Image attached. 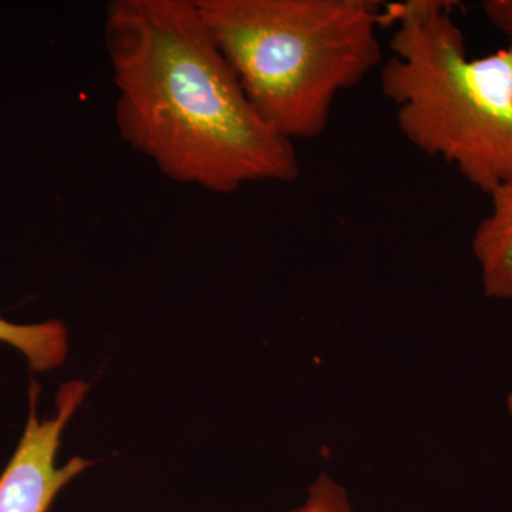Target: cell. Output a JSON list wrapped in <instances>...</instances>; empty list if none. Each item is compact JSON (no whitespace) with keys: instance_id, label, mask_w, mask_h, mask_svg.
Returning a JSON list of instances; mask_svg holds the SVG:
<instances>
[{"instance_id":"cell-6","label":"cell","mask_w":512,"mask_h":512,"mask_svg":"<svg viewBox=\"0 0 512 512\" xmlns=\"http://www.w3.org/2000/svg\"><path fill=\"white\" fill-rule=\"evenodd\" d=\"M0 343L22 353L32 372L47 373L66 362L69 330L60 320L20 325L0 318Z\"/></svg>"},{"instance_id":"cell-1","label":"cell","mask_w":512,"mask_h":512,"mask_svg":"<svg viewBox=\"0 0 512 512\" xmlns=\"http://www.w3.org/2000/svg\"><path fill=\"white\" fill-rule=\"evenodd\" d=\"M104 45L120 137L165 177L215 194L298 180L292 141L256 113L195 0H114Z\"/></svg>"},{"instance_id":"cell-2","label":"cell","mask_w":512,"mask_h":512,"mask_svg":"<svg viewBox=\"0 0 512 512\" xmlns=\"http://www.w3.org/2000/svg\"><path fill=\"white\" fill-rule=\"evenodd\" d=\"M256 113L289 141L313 140L333 104L382 66L375 0H195Z\"/></svg>"},{"instance_id":"cell-7","label":"cell","mask_w":512,"mask_h":512,"mask_svg":"<svg viewBox=\"0 0 512 512\" xmlns=\"http://www.w3.org/2000/svg\"><path fill=\"white\" fill-rule=\"evenodd\" d=\"M285 512H353L346 488L329 474H320L308 488L305 500Z\"/></svg>"},{"instance_id":"cell-8","label":"cell","mask_w":512,"mask_h":512,"mask_svg":"<svg viewBox=\"0 0 512 512\" xmlns=\"http://www.w3.org/2000/svg\"><path fill=\"white\" fill-rule=\"evenodd\" d=\"M481 8L488 22L512 45V0H485Z\"/></svg>"},{"instance_id":"cell-3","label":"cell","mask_w":512,"mask_h":512,"mask_svg":"<svg viewBox=\"0 0 512 512\" xmlns=\"http://www.w3.org/2000/svg\"><path fill=\"white\" fill-rule=\"evenodd\" d=\"M454 6H384L383 26L394 30L380 84L404 138L490 195L512 178V45L468 56Z\"/></svg>"},{"instance_id":"cell-9","label":"cell","mask_w":512,"mask_h":512,"mask_svg":"<svg viewBox=\"0 0 512 512\" xmlns=\"http://www.w3.org/2000/svg\"><path fill=\"white\" fill-rule=\"evenodd\" d=\"M507 410H508V413H510V416L512 417V384H511L510 393H508V396H507Z\"/></svg>"},{"instance_id":"cell-5","label":"cell","mask_w":512,"mask_h":512,"mask_svg":"<svg viewBox=\"0 0 512 512\" xmlns=\"http://www.w3.org/2000/svg\"><path fill=\"white\" fill-rule=\"evenodd\" d=\"M488 197L491 210L477 225L471 249L485 295L497 301H512V178Z\"/></svg>"},{"instance_id":"cell-4","label":"cell","mask_w":512,"mask_h":512,"mask_svg":"<svg viewBox=\"0 0 512 512\" xmlns=\"http://www.w3.org/2000/svg\"><path fill=\"white\" fill-rule=\"evenodd\" d=\"M89 384L72 380L60 386L55 412L46 419L37 414L40 387L30 384L29 416L18 446L0 474V512H49L57 495L92 461L74 456L57 466V454L69 421L82 406Z\"/></svg>"}]
</instances>
